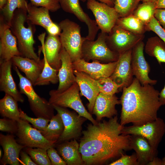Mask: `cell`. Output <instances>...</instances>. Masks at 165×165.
<instances>
[{
    "label": "cell",
    "mask_w": 165,
    "mask_h": 165,
    "mask_svg": "<svg viewBox=\"0 0 165 165\" xmlns=\"http://www.w3.org/2000/svg\"><path fill=\"white\" fill-rule=\"evenodd\" d=\"M17 123L18 129L16 134L19 144L25 147L39 148L47 150L55 147V142L47 140L39 130L33 127L26 121L20 119Z\"/></svg>",
    "instance_id": "8fae6325"
},
{
    "label": "cell",
    "mask_w": 165,
    "mask_h": 165,
    "mask_svg": "<svg viewBox=\"0 0 165 165\" xmlns=\"http://www.w3.org/2000/svg\"><path fill=\"white\" fill-rule=\"evenodd\" d=\"M159 100L162 106L165 105V84L163 88L160 92Z\"/></svg>",
    "instance_id": "bcb514c9"
},
{
    "label": "cell",
    "mask_w": 165,
    "mask_h": 165,
    "mask_svg": "<svg viewBox=\"0 0 165 165\" xmlns=\"http://www.w3.org/2000/svg\"><path fill=\"white\" fill-rule=\"evenodd\" d=\"M120 98L122 109L120 124L129 123L139 126L157 118V112L162 106L160 92L152 85H143L136 78L132 83L122 89Z\"/></svg>",
    "instance_id": "7a4b0ae2"
},
{
    "label": "cell",
    "mask_w": 165,
    "mask_h": 165,
    "mask_svg": "<svg viewBox=\"0 0 165 165\" xmlns=\"http://www.w3.org/2000/svg\"><path fill=\"white\" fill-rule=\"evenodd\" d=\"M142 2H156L157 0H141Z\"/></svg>",
    "instance_id": "f5cc1de1"
},
{
    "label": "cell",
    "mask_w": 165,
    "mask_h": 165,
    "mask_svg": "<svg viewBox=\"0 0 165 165\" xmlns=\"http://www.w3.org/2000/svg\"><path fill=\"white\" fill-rule=\"evenodd\" d=\"M117 61L106 63L97 60L87 62L82 58L72 62L74 70L85 73L92 78L98 80L110 77L116 67Z\"/></svg>",
    "instance_id": "9a60e30c"
},
{
    "label": "cell",
    "mask_w": 165,
    "mask_h": 165,
    "mask_svg": "<svg viewBox=\"0 0 165 165\" xmlns=\"http://www.w3.org/2000/svg\"><path fill=\"white\" fill-rule=\"evenodd\" d=\"M124 126L116 115L108 121L89 124L82 131L79 151L84 165H101L131 150L130 135L122 134Z\"/></svg>",
    "instance_id": "6da1fadb"
},
{
    "label": "cell",
    "mask_w": 165,
    "mask_h": 165,
    "mask_svg": "<svg viewBox=\"0 0 165 165\" xmlns=\"http://www.w3.org/2000/svg\"><path fill=\"white\" fill-rule=\"evenodd\" d=\"M110 165H139L138 157L135 152L131 155H127L122 153L120 158L111 163Z\"/></svg>",
    "instance_id": "b9f144b4"
},
{
    "label": "cell",
    "mask_w": 165,
    "mask_h": 165,
    "mask_svg": "<svg viewBox=\"0 0 165 165\" xmlns=\"http://www.w3.org/2000/svg\"><path fill=\"white\" fill-rule=\"evenodd\" d=\"M86 6L92 12L101 31L109 33L120 17L114 7L96 0H87Z\"/></svg>",
    "instance_id": "7c38bea8"
},
{
    "label": "cell",
    "mask_w": 165,
    "mask_h": 165,
    "mask_svg": "<svg viewBox=\"0 0 165 165\" xmlns=\"http://www.w3.org/2000/svg\"><path fill=\"white\" fill-rule=\"evenodd\" d=\"M58 24L61 30L59 37L62 46L72 62L82 59V46L86 38L81 36L79 25L68 19L62 20Z\"/></svg>",
    "instance_id": "8992f818"
},
{
    "label": "cell",
    "mask_w": 165,
    "mask_h": 165,
    "mask_svg": "<svg viewBox=\"0 0 165 165\" xmlns=\"http://www.w3.org/2000/svg\"><path fill=\"white\" fill-rule=\"evenodd\" d=\"M165 133V123L163 119L158 117L141 125L124 126L122 130L123 135H138L144 137L151 146L157 150Z\"/></svg>",
    "instance_id": "ba28073f"
},
{
    "label": "cell",
    "mask_w": 165,
    "mask_h": 165,
    "mask_svg": "<svg viewBox=\"0 0 165 165\" xmlns=\"http://www.w3.org/2000/svg\"><path fill=\"white\" fill-rule=\"evenodd\" d=\"M90 77L92 82L100 93L108 95H113L120 91V86L113 81L110 77L98 80Z\"/></svg>",
    "instance_id": "e575fe53"
},
{
    "label": "cell",
    "mask_w": 165,
    "mask_h": 165,
    "mask_svg": "<svg viewBox=\"0 0 165 165\" xmlns=\"http://www.w3.org/2000/svg\"><path fill=\"white\" fill-rule=\"evenodd\" d=\"M107 34L101 31L96 40L86 38L82 46V58L87 62L97 60L105 63L117 61L119 54L111 50L107 46Z\"/></svg>",
    "instance_id": "52a82bcc"
},
{
    "label": "cell",
    "mask_w": 165,
    "mask_h": 165,
    "mask_svg": "<svg viewBox=\"0 0 165 165\" xmlns=\"http://www.w3.org/2000/svg\"><path fill=\"white\" fill-rule=\"evenodd\" d=\"M27 11L16 9L14 13L10 28L16 38L21 56L40 61L41 59L35 52L34 47L35 25L27 21Z\"/></svg>",
    "instance_id": "3957f363"
},
{
    "label": "cell",
    "mask_w": 165,
    "mask_h": 165,
    "mask_svg": "<svg viewBox=\"0 0 165 165\" xmlns=\"http://www.w3.org/2000/svg\"><path fill=\"white\" fill-rule=\"evenodd\" d=\"M145 28L146 31H152L155 33L165 43V30L159 24L154 16L145 25Z\"/></svg>",
    "instance_id": "60d3db41"
},
{
    "label": "cell",
    "mask_w": 165,
    "mask_h": 165,
    "mask_svg": "<svg viewBox=\"0 0 165 165\" xmlns=\"http://www.w3.org/2000/svg\"><path fill=\"white\" fill-rule=\"evenodd\" d=\"M18 101L11 95L5 94L0 100V114L3 118H7L17 121L20 119V108Z\"/></svg>",
    "instance_id": "83f0119b"
},
{
    "label": "cell",
    "mask_w": 165,
    "mask_h": 165,
    "mask_svg": "<svg viewBox=\"0 0 165 165\" xmlns=\"http://www.w3.org/2000/svg\"><path fill=\"white\" fill-rule=\"evenodd\" d=\"M141 0H115L114 7L120 17L133 14Z\"/></svg>",
    "instance_id": "d590c367"
},
{
    "label": "cell",
    "mask_w": 165,
    "mask_h": 165,
    "mask_svg": "<svg viewBox=\"0 0 165 165\" xmlns=\"http://www.w3.org/2000/svg\"><path fill=\"white\" fill-rule=\"evenodd\" d=\"M20 119L31 123L33 127L40 131L44 130L49 124L50 120L41 117L33 118L28 116L20 108Z\"/></svg>",
    "instance_id": "74e56055"
},
{
    "label": "cell",
    "mask_w": 165,
    "mask_h": 165,
    "mask_svg": "<svg viewBox=\"0 0 165 165\" xmlns=\"http://www.w3.org/2000/svg\"><path fill=\"white\" fill-rule=\"evenodd\" d=\"M53 106L61 116L64 126L63 132L56 144L78 138L82 134V124L87 119L67 108Z\"/></svg>",
    "instance_id": "30bf717a"
},
{
    "label": "cell",
    "mask_w": 165,
    "mask_h": 165,
    "mask_svg": "<svg viewBox=\"0 0 165 165\" xmlns=\"http://www.w3.org/2000/svg\"><path fill=\"white\" fill-rule=\"evenodd\" d=\"M0 144L4 154L0 159V164L6 165H19V155L21 151L25 147L16 141L13 134H0Z\"/></svg>",
    "instance_id": "ffe728a7"
},
{
    "label": "cell",
    "mask_w": 165,
    "mask_h": 165,
    "mask_svg": "<svg viewBox=\"0 0 165 165\" xmlns=\"http://www.w3.org/2000/svg\"><path fill=\"white\" fill-rule=\"evenodd\" d=\"M44 56V64L43 70L35 82L34 86L55 84L59 82L58 71L53 68Z\"/></svg>",
    "instance_id": "d6a6232c"
},
{
    "label": "cell",
    "mask_w": 165,
    "mask_h": 165,
    "mask_svg": "<svg viewBox=\"0 0 165 165\" xmlns=\"http://www.w3.org/2000/svg\"><path fill=\"white\" fill-rule=\"evenodd\" d=\"M21 161L22 165H36L33 161L30 156L25 151L22 150L20 153Z\"/></svg>",
    "instance_id": "f6af8a7d"
},
{
    "label": "cell",
    "mask_w": 165,
    "mask_h": 165,
    "mask_svg": "<svg viewBox=\"0 0 165 165\" xmlns=\"http://www.w3.org/2000/svg\"><path fill=\"white\" fill-rule=\"evenodd\" d=\"M79 0H58L61 8L65 12L73 14L80 21L86 24L88 34L86 37L90 40H94L99 29L95 20L91 19L82 8Z\"/></svg>",
    "instance_id": "ac0fdd59"
},
{
    "label": "cell",
    "mask_w": 165,
    "mask_h": 165,
    "mask_svg": "<svg viewBox=\"0 0 165 165\" xmlns=\"http://www.w3.org/2000/svg\"><path fill=\"white\" fill-rule=\"evenodd\" d=\"M160 165H165V156L161 159Z\"/></svg>",
    "instance_id": "816d5d0a"
},
{
    "label": "cell",
    "mask_w": 165,
    "mask_h": 165,
    "mask_svg": "<svg viewBox=\"0 0 165 165\" xmlns=\"http://www.w3.org/2000/svg\"><path fill=\"white\" fill-rule=\"evenodd\" d=\"M18 129L17 121L7 118L0 119V130L10 134H16Z\"/></svg>",
    "instance_id": "f35d334b"
},
{
    "label": "cell",
    "mask_w": 165,
    "mask_h": 165,
    "mask_svg": "<svg viewBox=\"0 0 165 165\" xmlns=\"http://www.w3.org/2000/svg\"><path fill=\"white\" fill-rule=\"evenodd\" d=\"M27 21L34 25L42 27L48 34L59 36L61 29L59 24L52 20L48 9L43 7H38L31 3H27Z\"/></svg>",
    "instance_id": "5bb4252c"
},
{
    "label": "cell",
    "mask_w": 165,
    "mask_h": 165,
    "mask_svg": "<svg viewBox=\"0 0 165 165\" xmlns=\"http://www.w3.org/2000/svg\"><path fill=\"white\" fill-rule=\"evenodd\" d=\"M132 49L119 54L116 67L110 76L120 86V91L132 83L134 78L131 66Z\"/></svg>",
    "instance_id": "d6986e66"
},
{
    "label": "cell",
    "mask_w": 165,
    "mask_h": 165,
    "mask_svg": "<svg viewBox=\"0 0 165 165\" xmlns=\"http://www.w3.org/2000/svg\"><path fill=\"white\" fill-rule=\"evenodd\" d=\"M60 57L61 62V68L58 71L59 84L57 91H63L76 82L74 73L72 61L69 54L62 46Z\"/></svg>",
    "instance_id": "d4e9b609"
},
{
    "label": "cell",
    "mask_w": 165,
    "mask_h": 165,
    "mask_svg": "<svg viewBox=\"0 0 165 165\" xmlns=\"http://www.w3.org/2000/svg\"><path fill=\"white\" fill-rule=\"evenodd\" d=\"M13 69L18 76L19 91L27 97L31 110L36 117L50 120L54 115L53 106L45 98L38 95L34 90L31 82L14 66Z\"/></svg>",
    "instance_id": "5b68a950"
},
{
    "label": "cell",
    "mask_w": 165,
    "mask_h": 165,
    "mask_svg": "<svg viewBox=\"0 0 165 165\" xmlns=\"http://www.w3.org/2000/svg\"><path fill=\"white\" fill-rule=\"evenodd\" d=\"M156 9V2H143L138 5L133 14L146 25L154 17Z\"/></svg>",
    "instance_id": "836d02e7"
},
{
    "label": "cell",
    "mask_w": 165,
    "mask_h": 165,
    "mask_svg": "<svg viewBox=\"0 0 165 165\" xmlns=\"http://www.w3.org/2000/svg\"><path fill=\"white\" fill-rule=\"evenodd\" d=\"M64 126L61 117L58 113L50 119L49 123L43 130L40 131L48 140L56 143L62 134Z\"/></svg>",
    "instance_id": "f546056e"
},
{
    "label": "cell",
    "mask_w": 165,
    "mask_h": 165,
    "mask_svg": "<svg viewBox=\"0 0 165 165\" xmlns=\"http://www.w3.org/2000/svg\"><path fill=\"white\" fill-rule=\"evenodd\" d=\"M154 16L165 30V9H156Z\"/></svg>",
    "instance_id": "ee69618b"
},
{
    "label": "cell",
    "mask_w": 165,
    "mask_h": 165,
    "mask_svg": "<svg viewBox=\"0 0 165 165\" xmlns=\"http://www.w3.org/2000/svg\"><path fill=\"white\" fill-rule=\"evenodd\" d=\"M120 104V100L115 95H108L99 93L95 100L92 113L96 116L97 122L105 117L111 118L117 115L116 106Z\"/></svg>",
    "instance_id": "7402d4cb"
},
{
    "label": "cell",
    "mask_w": 165,
    "mask_h": 165,
    "mask_svg": "<svg viewBox=\"0 0 165 165\" xmlns=\"http://www.w3.org/2000/svg\"><path fill=\"white\" fill-rule=\"evenodd\" d=\"M156 4V9H165V0H157Z\"/></svg>",
    "instance_id": "c3c4849f"
},
{
    "label": "cell",
    "mask_w": 165,
    "mask_h": 165,
    "mask_svg": "<svg viewBox=\"0 0 165 165\" xmlns=\"http://www.w3.org/2000/svg\"><path fill=\"white\" fill-rule=\"evenodd\" d=\"M83 2H86L87 0H80ZM101 2L106 4L109 6L114 7L115 0H98Z\"/></svg>",
    "instance_id": "7dc6e473"
},
{
    "label": "cell",
    "mask_w": 165,
    "mask_h": 165,
    "mask_svg": "<svg viewBox=\"0 0 165 165\" xmlns=\"http://www.w3.org/2000/svg\"><path fill=\"white\" fill-rule=\"evenodd\" d=\"M80 91L79 86L75 82L63 91L60 92L57 90H50L49 101L52 105L72 108L92 123L95 124L97 122L84 106L80 97Z\"/></svg>",
    "instance_id": "277c9868"
},
{
    "label": "cell",
    "mask_w": 165,
    "mask_h": 165,
    "mask_svg": "<svg viewBox=\"0 0 165 165\" xmlns=\"http://www.w3.org/2000/svg\"><path fill=\"white\" fill-rule=\"evenodd\" d=\"M24 149L37 165H52L47 150L39 148H33L27 147Z\"/></svg>",
    "instance_id": "8d00e7d4"
},
{
    "label": "cell",
    "mask_w": 165,
    "mask_h": 165,
    "mask_svg": "<svg viewBox=\"0 0 165 165\" xmlns=\"http://www.w3.org/2000/svg\"><path fill=\"white\" fill-rule=\"evenodd\" d=\"M2 151L1 149H0V158L1 157H2Z\"/></svg>",
    "instance_id": "db71d44e"
},
{
    "label": "cell",
    "mask_w": 165,
    "mask_h": 165,
    "mask_svg": "<svg viewBox=\"0 0 165 165\" xmlns=\"http://www.w3.org/2000/svg\"><path fill=\"white\" fill-rule=\"evenodd\" d=\"M145 44L141 41L132 49L131 66L133 75L138 80L142 85H155L156 80L150 79L148 74L150 71V66L146 60L143 50Z\"/></svg>",
    "instance_id": "4fadbf2b"
},
{
    "label": "cell",
    "mask_w": 165,
    "mask_h": 165,
    "mask_svg": "<svg viewBox=\"0 0 165 165\" xmlns=\"http://www.w3.org/2000/svg\"><path fill=\"white\" fill-rule=\"evenodd\" d=\"M130 135V148L135 151L139 165H148L157 156V150L153 148L144 137L138 135Z\"/></svg>",
    "instance_id": "603a6c76"
},
{
    "label": "cell",
    "mask_w": 165,
    "mask_h": 165,
    "mask_svg": "<svg viewBox=\"0 0 165 165\" xmlns=\"http://www.w3.org/2000/svg\"><path fill=\"white\" fill-rule=\"evenodd\" d=\"M15 56H21L16 38L10 26L0 17V62L11 60Z\"/></svg>",
    "instance_id": "2e32d148"
},
{
    "label": "cell",
    "mask_w": 165,
    "mask_h": 165,
    "mask_svg": "<svg viewBox=\"0 0 165 165\" xmlns=\"http://www.w3.org/2000/svg\"><path fill=\"white\" fill-rule=\"evenodd\" d=\"M13 64L24 73L25 77L33 86L41 73L44 65V58L40 61L24 57L15 56L12 59Z\"/></svg>",
    "instance_id": "cb8c5ba5"
},
{
    "label": "cell",
    "mask_w": 165,
    "mask_h": 165,
    "mask_svg": "<svg viewBox=\"0 0 165 165\" xmlns=\"http://www.w3.org/2000/svg\"><path fill=\"white\" fill-rule=\"evenodd\" d=\"M74 73L76 81L79 87L80 95L84 96L88 100L87 108L90 113H92L95 100L100 92L88 74L75 70H74Z\"/></svg>",
    "instance_id": "484cf974"
},
{
    "label": "cell",
    "mask_w": 165,
    "mask_h": 165,
    "mask_svg": "<svg viewBox=\"0 0 165 165\" xmlns=\"http://www.w3.org/2000/svg\"><path fill=\"white\" fill-rule=\"evenodd\" d=\"M116 24L136 34L144 35L146 31L145 25L133 14L126 17H120Z\"/></svg>",
    "instance_id": "4dcf8cb0"
},
{
    "label": "cell",
    "mask_w": 165,
    "mask_h": 165,
    "mask_svg": "<svg viewBox=\"0 0 165 165\" xmlns=\"http://www.w3.org/2000/svg\"><path fill=\"white\" fill-rule=\"evenodd\" d=\"M54 147H51L47 150V154L52 165H67Z\"/></svg>",
    "instance_id": "7bdbcfd3"
},
{
    "label": "cell",
    "mask_w": 165,
    "mask_h": 165,
    "mask_svg": "<svg viewBox=\"0 0 165 165\" xmlns=\"http://www.w3.org/2000/svg\"><path fill=\"white\" fill-rule=\"evenodd\" d=\"M45 35L44 32L38 37L41 43V50L49 64L58 71L61 65L60 53L62 47L59 36L48 34L44 42Z\"/></svg>",
    "instance_id": "e0dca14e"
},
{
    "label": "cell",
    "mask_w": 165,
    "mask_h": 165,
    "mask_svg": "<svg viewBox=\"0 0 165 165\" xmlns=\"http://www.w3.org/2000/svg\"><path fill=\"white\" fill-rule=\"evenodd\" d=\"M26 0H6V3L0 10L1 17L10 26L15 11L17 9L27 11Z\"/></svg>",
    "instance_id": "1f68e13d"
},
{
    "label": "cell",
    "mask_w": 165,
    "mask_h": 165,
    "mask_svg": "<svg viewBox=\"0 0 165 165\" xmlns=\"http://www.w3.org/2000/svg\"><path fill=\"white\" fill-rule=\"evenodd\" d=\"M161 159L157 156L154 158L153 160L149 162L148 165H160Z\"/></svg>",
    "instance_id": "681fc988"
},
{
    "label": "cell",
    "mask_w": 165,
    "mask_h": 165,
    "mask_svg": "<svg viewBox=\"0 0 165 165\" xmlns=\"http://www.w3.org/2000/svg\"><path fill=\"white\" fill-rule=\"evenodd\" d=\"M12 60L0 62V90L12 96L18 102L23 103L24 99L18 90L12 76Z\"/></svg>",
    "instance_id": "44dd1931"
},
{
    "label": "cell",
    "mask_w": 165,
    "mask_h": 165,
    "mask_svg": "<svg viewBox=\"0 0 165 165\" xmlns=\"http://www.w3.org/2000/svg\"><path fill=\"white\" fill-rule=\"evenodd\" d=\"M55 147L67 165H84L79 151V144L76 139L56 144Z\"/></svg>",
    "instance_id": "4316f807"
},
{
    "label": "cell",
    "mask_w": 165,
    "mask_h": 165,
    "mask_svg": "<svg viewBox=\"0 0 165 165\" xmlns=\"http://www.w3.org/2000/svg\"><path fill=\"white\" fill-rule=\"evenodd\" d=\"M33 5L37 6L43 7L51 12L58 10L61 7L58 0H29Z\"/></svg>",
    "instance_id": "ab89813d"
},
{
    "label": "cell",
    "mask_w": 165,
    "mask_h": 165,
    "mask_svg": "<svg viewBox=\"0 0 165 165\" xmlns=\"http://www.w3.org/2000/svg\"><path fill=\"white\" fill-rule=\"evenodd\" d=\"M144 37V35L134 34L116 24L107 34L106 42L111 50L120 54L132 49Z\"/></svg>",
    "instance_id": "9c48e42d"
},
{
    "label": "cell",
    "mask_w": 165,
    "mask_h": 165,
    "mask_svg": "<svg viewBox=\"0 0 165 165\" xmlns=\"http://www.w3.org/2000/svg\"><path fill=\"white\" fill-rule=\"evenodd\" d=\"M6 0H0V9H1L5 5Z\"/></svg>",
    "instance_id": "f907efd6"
},
{
    "label": "cell",
    "mask_w": 165,
    "mask_h": 165,
    "mask_svg": "<svg viewBox=\"0 0 165 165\" xmlns=\"http://www.w3.org/2000/svg\"><path fill=\"white\" fill-rule=\"evenodd\" d=\"M145 51L149 56L155 57L158 63H165V43L158 37L148 39L145 46Z\"/></svg>",
    "instance_id": "f1b7e54d"
}]
</instances>
